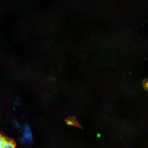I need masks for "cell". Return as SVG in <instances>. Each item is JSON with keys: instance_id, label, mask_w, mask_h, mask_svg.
I'll use <instances>...</instances> for the list:
<instances>
[{"instance_id": "1", "label": "cell", "mask_w": 148, "mask_h": 148, "mask_svg": "<svg viewBox=\"0 0 148 148\" xmlns=\"http://www.w3.org/2000/svg\"><path fill=\"white\" fill-rule=\"evenodd\" d=\"M16 143L12 138L0 133V148H16Z\"/></svg>"}, {"instance_id": "2", "label": "cell", "mask_w": 148, "mask_h": 148, "mask_svg": "<svg viewBox=\"0 0 148 148\" xmlns=\"http://www.w3.org/2000/svg\"><path fill=\"white\" fill-rule=\"evenodd\" d=\"M65 121L68 125L75 126L83 129L81 125L79 124L78 122L77 121L75 117H69L68 119L65 120Z\"/></svg>"}, {"instance_id": "3", "label": "cell", "mask_w": 148, "mask_h": 148, "mask_svg": "<svg viewBox=\"0 0 148 148\" xmlns=\"http://www.w3.org/2000/svg\"><path fill=\"white\" fill-rule=\"evenodd\" d=\"M143 84L144 88L147 90L148 89V81L147 79H145L143 81Z\"/></svg>"}]
</instances>
